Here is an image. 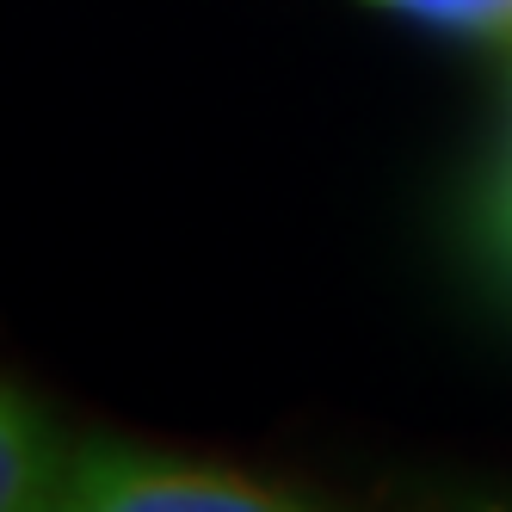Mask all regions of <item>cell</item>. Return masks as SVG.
<instances>
[{"label": "cell", "mask_w": 512, "mask_h": 512, "mask_svg": "<svg viewBox=\"0 0 512 512\" xmlns=\"http://www.w3.org/2000/svg\"><path fill=\"white\" fill-rule=\"evenodd\" d=\"M494 247L512 260V161L500 173V192H494Z\"/></svg>", "instance_id": "4"}, {"label": "cell", "mask_w": 512, "mask_h": 512, "mask_svg": "<svg viewBox=\"0 0 512 512\" xmlns=\"http://www.w3.org/2000/svg\"><path fill=\"white\" fill-rule=\"evenodd\" d=\"M62 506H87V512H284V506H297V494H278L241 469L198 463L179 451L87 438V445H68Z\"/></svg>", "instance_id": "1"}, {"label": "cell", "mask_w": 512, "mask_h": 512, "mask_svg": "<svg viewBox=\"0 0 512 512\" xmlns=\"http://www.w3.org/2000/svg\"><path fill=\"white\" fill-rule=\"evenodd\" d=\"M426 31H451L469 44H512V0H364Z\"/></svg>", "instance_id": "3"}, {"label": "cell", "mask_w": 512, "mask_h": 512, "mask_svg": "<svg viewBox=\"0 0 512 512\" xmlns=\"http://www.w3.org/2000/svg\"><path fill=\"white\" fill-rule=\"evenodd\" d=\"M62 475H68V445L44 426L31 401L0 389V512L62 506Z\"/></svg>", "instance_id": "2"}]
</instances>
